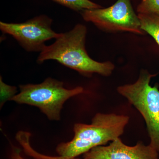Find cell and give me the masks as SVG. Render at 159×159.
<instances>
[{
	"mask_svg": "<svg viewBox=\"0 0 159 159\" xmlns=\"http://www.w3.org/2000/svg\"><path fill=\"white\" fill-rule=\"evenodd\" d=\"M60 5L76 11H83L86 9L102 8L98 4L90 0H52Z\"/></svg>",
	"mask_w": 159,
	"mask_h": 159,
	"instance_id": "cell-9",
	"label": "cell"
},
{
	"mask_svg": "<svg viewBox=\"0 0 159 159\" xmlns=\"http://www.w3.org/2000/svg\"><path fill=\"white\" fill-rule=\"evenodd\" d=\"M20 93L11 100L20 104L38 107L51 120L59 121L63 105L71 97L83 93L84 89L77 87L68 89L63 83L49 77L39 84L19 86Z\"/></svg>",
	"mask_w": 159,
	"mask_h": 159,
	"instance_id": "cell-4",
	"label": "cell"
},
{
	"mask_svg": "<svg viewBox=\"0 0 159 159\" xmlns=\"http://www.w3.org/2000/svg\"><path fill=\"white\" fill-rule=\"evenodd\" d=\"M87 28L78 24L71 31L61 33L55 42L45 46L37 58L39 63L54 60L85 76L93 74L110 76L115 69L111 62H100L91 58L85 49Z\"/></svg>",
	"mask_w": 159,
	"mask_h": 159,
	"instance_id": "cell-1",
	"label": "cell"
},
{
	"mask_svg": "<svg viewBox=\"0 0 159 159\" xmlns=\"http://www.w3.org/2000/svg\"><path fill=\"white\" fill-rule=\"evenodd\" d=\"M155 76L141 70L136 82L120 86L117 91L142 115L150 138L149 145L159 152V90L157 85L150 84Z\"/></svg>",
	"mask_w": 159,
	"mask_h": 159,
	"instance_id": "cell-3",
	"label": "cell"
},
{
	"mask_svg": "<svg viewBox=\"0 0 159 159\" xmlns=\"http://www.w3.org/2000/svg\"><path fill=\"white\" fill-rule=\"evenodd\" d=\"M11 158L12 159H25L21 156L20 150L16 147H13L12 148Z\"/></svg>",
	"mask_w": 159,
	"mask_h": 159,
	"instance_id": "cell-12",
	"label": "cell"
},
{
	"mask_svg": "<svg viewBox=\"0 0 159 159\" xmlns=\"http://www.w3.org/2000/svg\"><path fill=\"white\" fill-rule=\"evenodd\" d=\"M158 152L150 145L139 141L134 146L124 144L119 138L108 146L94 147L84 154V159H158Z\"/></svg>",
	"mask_w": 159,
	"mask_h": 159,
	"instance_id": "cell-7",
	"label": "cell"
},
{
	"mask_svg": "<svg viewBox=\"0 0 159 159\" xmlns=\"http://www.w3.org/2000/svg\"><path fill=\"white\" fill-rule=\"evenodd\" d=\"M63 159H66L63 158ZM68 159H80L76 158H76H73Z\"/></svg>",
	"mask_w": 159,
	"mask_h": 159,
	"instance_id": "cell-13",
	"label": "cell"
},
{
	"mask_svg": "<svg viewBox=\"0 0 159 159\" xmlns=\"http://www.w3.org/2000/svg\"><path fill=\"white\" fill-rule=\"evenodd\" d=\"M0 91H1V107L8 101L11 100L17 93V88L15 86L8 85L3 82L2 77L0 78Z\"/></svg>",
	"mask_w": 159,
	"mask_h": 159,
	"instance_id": "cell-11",
	"label": "cell"
},
{
	"mask_svg": "<svg viewBox=\"0 0 159 159\" xmlns=\"http://www.w3.org/2000/svg\"><path fill=\"white\" fill-rule=\"evenodd\" d=\"M129 119L128 116L124 115L98 113L90 124H75L74 139L57 145L56 151L60 157L71 159L94 147L105 145L122 135Z\"/></svg>",
	"mask_w": 159,
	"mask_h": 159,
	"instance_id": "cell-2",
	"label": "cell"
},
{
	"mask_svg": "<svg viewBox=\"0 0 159 159\" xmlns=\"http://www.w3.org/2000/svg\"><path fill=\"white\" fill-rule=\"evenodd\" d=\"M137 11L138 13L159 14V0H142Z\"/></svg>",
	"mask_w": 159,
	"mask_h": 159,
	"instance_id": "cell-10",
	"label": "cell"
},
{
	"mask_svg": "<svg viewBox=\"0 0 159 159\" xmlns=\"http://www.w3.org/2000/svg\"><path fill=\"white\" fill-rule=\"evenodd\" d=\"M138 15L142 30L153 38L159 46V14Z\"/></svg>",
	"mask_w": 159,
	"mask_h": 159,
	"instance_id": "cell-8",
	"label": "cell"
},
{
	"mask_svg": "<svg viewBox=\"0 0 159 159\" xmlns=\"http://www.w3.org/2000/svg\"><path fill=\"white\" fill-rule=\"evenodd\" d=\"M52 22L51 18L43 15L24 23L1 22L0 29L11 35L26 51L41 52L47 41L56 39L60 35L52 30Z\"/></svg>",
	"mask_w": 159,
	"mask_h": 159,
	"instance_id": "cell-6",
	"label": "cell"
},
{
	"mask_svg": "<svg viewBox=\"0 0 159 159\" xmlns=\"http://www.w3.org/2000/svg\"><path fill=\"white\" fill-rule=\"evenodd\" d=\"M81 15L87 22L107 32H129L143 35L138 15L134 11L130 0H117L108 8L86 9Z\"/></svg>",
	"mask_w": 159,
	"mask_h": 159,
	"instance_id": "cell-5",
	"label": "cell"
}]
</instances>
